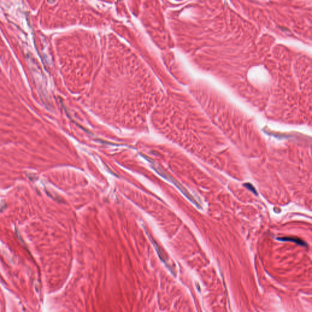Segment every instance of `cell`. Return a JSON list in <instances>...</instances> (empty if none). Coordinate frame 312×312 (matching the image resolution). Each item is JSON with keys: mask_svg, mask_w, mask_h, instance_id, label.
<instances>
[{"mask_svg": "<svg viewBox=\"0 0 312 312\" xmlns=\"http://www.w3.org/2000/svg\"><path fill=\"white\" fill-rule=\"evenodd\" d=\"M277 240L281 241H291L295 243L302 246H307V244L302 239H298V238H295V237H279L277 239Z\"/></svg>", "mask_w": 312, "mask_h": 312, "instance_id": "1", "label": "cell"}, {"mask_svg": "<svg viewBox=\"0 0 312 312\" xmlns=\"http://www.w3.org/2000/svg\"><path fill=\"white\" fill-rule=\"evenodd\" d=\"M245 186L246 187L248 188V189H250V190L251 191H252V192H253L255 195H258V194H257V192L256 191V190L255 189V188L253 187H252L250 184H245Z\"/></svg>", "mask_w": 312, "mask_h": 312, "instance_id": "2", "label": "cell"}]
</instances>
